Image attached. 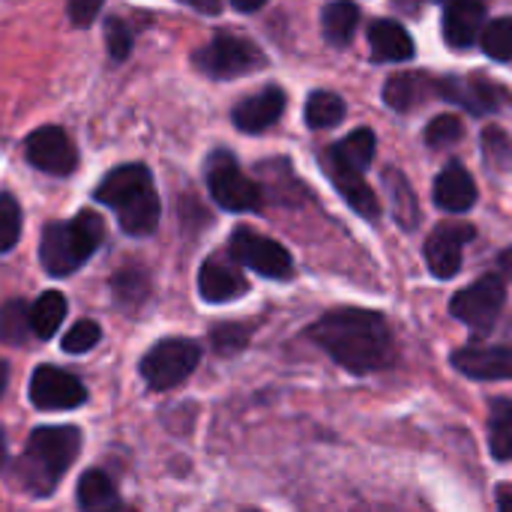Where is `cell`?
Here are the masks:
<instances>
[{
    "label": "cell",
    "mask_w": 512,
    "mask_h": 512,
    "mask_svg": "<svg viewBox=\"0 0 512 512\" xmlns=\"http://www.w3.org/2000/svg\"><path fill=\"white\" fill-rule=\"evenodd\" d=\"M480 45L495 60H512V18H495L483 27Z\"/></svg>",
    "instance_id": "f546056e"
},
{
    "label": "cell",
    "mask_w": 512,
    "mask_h": 512,
    "mask_svg": "<svg viewBox=\"0 0 512 512\" xmlns=\"http://www.w3.org/2000/svg\"><path fill=\"white\" fill-rule=\"evenodd\" d=\"M105 240V225L93 210H81L69 222H51L42 231L39 258L51 276L75 273Z\"/></svg>",
    "instance_id": "277c9868"
},
{
    "label": "cell",
    "mask_w": 512,
    "mask_h": 512,
    "mask_svg": "<svg viewBox=\"0 0 512 512\" xmlns=\"http://www.w3.org/2000/svg\"><path fill=\"white\" fill-rule=\"evenodd\" d=\"M207 186L213 201L222 210L231 213H252L261 207V189L252 177L243 174V168L234 162V156L228 150H219L210 156L207 162Z\"/></svg>",
    "instance_id": "8992f818"
},
{
    "label": "cell",
    "mask_w": 512,
    "mask_h": 512,
    "mask_svg": "<svg viewBox=\"0 0 512 512\" xmlns=\"http://www.w3.org/2000/svg\"><path fill=\"white\" fill-rule=\"evenodd\" d=\"M30 327V309L21 300H9L0 306V342L6 345H24Z\"/></svg>",
    "instance_id": "f1b7e54d"
},
{
    "label": "cell",
    "mask_w": 512,
    "mask_h": 512,
    "mask_svg": "<svg viewBox=\"0 0 512 512\" xmlns=\"http://www.w3.org/2000/svg\"><path fill=\"white\" fill-rule=\"evenodd\" d=\"M438 3H447V0H438Z\"/></svg>",
    "instance_id": "7bdbcfd3"
},
{
    "label": "cell",
    "mask_w": 512,
    "mask_h": 512,
    "mask_svg": "<svg viewBox=\"0 0 512 512\" xmlns=\"http://www.w3.org/2000/svg\"><path fill=\"white\" fill-rule=\"evenodd\" d=\"M78 504L84 510H111L117 507L114 483L102 471H87L78 483Z\"/></svg>",
    "instance_id": "4316f807"
},
{
    "label": "cell",
    "mask_w": 512,
    "mask_h": 512,
    "mask_svg": "<svg viewBox=\"0 0 512 512\" xmlns=\"http://www.w3.org/2000/svg\"><path fill=\"white\" fill-rule=\"evenodd\" d=\"M309 339L354 375L381 372L396 357L384 315L369 309H333L309 327Z\"/></svg>",
    "instance_id": "6da1fadb"
},
{
    "label": "cell",
    "mask_w": 512,
    "mask_h": 512,
    "mask_svg": "<svg viewBox=\"0 0 512 512\" xmlns=\"http://www.w3.org/2000/svg\"><path fill=\"white\" fill-rule=\"evenodd\" d=\"M504 303H507V282L495 273H486L453 297L450 312L474 333H489L498 315L504 312Z\"/></svg>",
    "instance_id": "ba28073f"
},
{
    "label": "cell",
    "mask_w": 512,
    "mask_h": 512,
    "mask_svg": "<svg viewBox=\"0 0 512 512\" xmlns=\"http://www.w3.org/2000/svg\"><path fill=\"white\" fill-rule=\"evenodd\" d=\"M375 147H378L375 132L363 126V129H354L345 141L333 144L330 150H333L345 165H351V168H357V171H366V168L372 165V159H375Z\"/></svg>",
    "instance_id": "484cf974"
},
{
    "label": "cell",
    "mask_w": 512,
    "mask_h": 512,
    "mask_svg": "<svg viewBox=\"0 0 512 512\" xmlns=\"http://www.w3.org/2000/svg\"><path fill=\"white\" fill-rule=\"evenodd\" d=\"M345 117V102L333 90H315L306 102V123L312 129H330Z\"/></svg>",
    "instance_id": "83f0119b"
},
{
    "label": "cell",
    "mask_w": 512,
    "mask_h": 512,
    "mask_svg": "<svg viewBox=\"0 0 512 512\" xmlns=\"http://www.w3.org/2000/svg\"><path fill=\"white\" fill-rule=\"evenodd\" d=\"M360 24V9L351 0H333L321 12V27L330 45H348Z\"/></svg>",
    "instance_id": "7402d4cb"
},
{
    "label": "cell",
    "mask_w": 512,
    "mask_h": 512,
    "mask_svg": "<svg viewBox=\"0 0 512 512\" xmlns=\"http://www.w3.org/2000/svg\"><path fill=\"white\" fill-rule=\"evenodd\" d=\"M432 96H438V78H432L426 72H399V75L387 78V84H384V102L402 114L423 105Z\"/></svg>",
    "instance_id": "d6986e66"
},
{
    "label": "cell",
    "mask_w": 512,
    "mask_h": 512,
    "mask_svg": "<svg viewBox=\"0 0 512 512\" xmlns=\"http://www.w3.org/2000/svg\"><path fill=\"white\" fill-rule=\"evenodd\" d=\"M384 186H387L390 201H393V216L399 219V225H402L405 231H411V228L420 222V207H417V198H414L408 180L402 177V171L387 168V171H384Z\"/></svg>",
    "instance_id": "cb8c5ba5"
},
{
    "label": "cell",
    "mask_w": 512,
    "mask_h": 512,
    "mask_svg": "<svg viewBox=\"0 0 512 512\" xmlns=\"http://www.w3.org/2000/svg\"><path fill=\"white\" fill-rule=\"evenodd\" d=\"M195 66L210 78H237V75L261 69L264 54L255 42H249L243 36L219 33L204 48L195 51Z\"/></svg>",
    "instance_id": "52a82bcc"
},
{
    "label": "cell",
    "mask_w": 512,
    "mask_h": 512,
    "mask_svg": "<svg viewBox=\"0 0 512 512\" xmlns=\"http://www.w3.org/2000/svg\"><path fill=\"white\" fill-rule=\"evenodd\" d=\"M102 3L105 0H69V18H72V24H78V27L93 24V18L99 15Z\"/></svg>",
    "instance_id": "d590c367"
},
{
    "label": "cell",
    "mask_w": 512,
    "mask_h": 512,
    "mask_svg": "<svg viewBox=\"0 0 512 512\" xmlns=\"http://www.w3.org/2000/svg\"><path fill=\"white\" fill-rule=\"evenodd\" d=\"M66 318V297L60 291H45L33 306H30V327L33 336L39 339H51L57 333V327Z\"/></svg>",
    "instance_id": "603a6c76"
},
{
    "label": "cell",
    "mask_w": 512,
    "mask_h": 512,
    "mask_svg": "<svg viewBox=\"0 0 512 512\" xmlns=\"http://www.w3.org/2000/svg\"><path fill=\"white\" fill-rule=\"evenodd\" d=\"M234 3V9H240V12H258L267 0H231Z\"/></svg>",
    "instance_id": "74e56055"
},
{
    "label": "cell",
    "mask_w": 512,
    "mask_h": 512,
    "mask_svg": "<svg viewBox=\"0 0 512 512\" xmlns=\"http://www.w3.org/2000/svg\"><path fill=\"white\" fill-rule=\"evenodd\" d=\"M3 459H6V447H3V438H0V465H3Z\"/></svg>",
    "instance_id": "b9f144b4"
},
{
    "label": "cell",
    "mask_w": 512,
    "mask_h": 512,
    "mask_svg": "<svg viewBox=\"0 0 512 512\" xmlns=\"http://www.w3.org/2000/svg\"><path fill=\"white\" fill-rule=\"evenodd\" d=\"M501 264H504V270H507V273L512 276V249H510V252H504V255H501Z\"/></svg>",
    "instance_id": "ab89813d"
},
{
    "label": "cell",
    "mask_w": 512,
    "mask_h": 512,
    "mask_svg": "<svg viewBox=\"0 0 512 512\" xmlns=\"http://www.w3.org/2000/svg\"><path fill=\"white\" fill-rule=\"evenodd\" d=\"M84 399V384L57 366H39L30 378V402L42 411H72L84 405Z\"/></svg>",
    "instance_id": "8fae6325"
},
{
    "label": "cell",
    "mask_w": 512,
    "mask_h": 512,
    "mask_svg": "<svg viewBox=\"0 0 512 512\" xmlns=\"http://www.w3.org/2000/svg\"><path fill=\"white\" fill-rule=\"evenodd\" d=\"M369 45H372L375 60L381 63H402L414 57L411 33L399 21H390V18H378L369 24Z\"/></svg>",
    "instance_id": "44dd1931"
},
{
    "label": "cell",
    "mask_w": 512,
    "mask_h": 512,
    "mask_svg": "<svg viewBox=\"0 0 512 512\" xmlns=\"http://www.w3.org/2000/svg\"><path fill=\"white\" fill-rule=\"evenodd\" d=\"M21 237V207L12 195H0V252H9Z\"/></svg>",
    "instance_id": "4dcf8cb0"
},
{
    "label": "cell",
    "mask_w": 512,
    "mask_h": 512,
    "mask_svg": "<svg viewBox=\"0 0 512 512\" xmlns=\"http://www.w3.org/2000/svg\"><path fill=\"white\" fill-rule=\"evenodd\" d=\"M249 282L246 276L240 273V267L222 255H213L201 264V273H198V291L207 303H231L237 300L240 294H246Z\"/></svg>",
    "instance_id": "2e32d148"
},
{
    "label": "cell",
    "mask_w": 512,
    "mask_h": 512,
    "mask_svg": "<svg viewBox=\"0 0 512 512\" xmlns=\"http://www.w3.org/2000/svg\"><path fill=\"white\" fill-rule=\"evenodd\" d=\"M105 42H108V54L114 60H126L129 51H132V33H129V27L120 18H111L105 24Z\"/></svg>",
    "instance_id": "e575fe53"
},
{
    "label": "cell",
    "mask_w": 512,
    "mask_h": 512,
    "mask_svg": "<svg viewBox=\"0 0 512 512\" xmlns=\"http://www.w3.org/2000/svg\"><path fill=\"white\" fill-rule=\"evenodd\" d=\"M321 165H324L330 183L339 189V195L348 201V207H351L354 213H360L363 219H378V216H381V204H378L375 192L369 189V183L363 180V171L345 165L330 147H327V153L321 156Z\"/></svg>",
    "instance_id": "5bb4252c"
},
{
    "label": "cell",
    "mask_w": 512,
    "mask_h": 512,
    "mask_svg": "<svg viewBox=\"0 0 512 512\" xmlns=\"http://www.w3.org/2000/svg\"><path fill=\"white\" fill-rule=\"evenodd\" d=\"M486 27V6L480 0H447L444 39L453 48H468L480 39Z\"/></svg>",
    "instance_id": "ac0fdd59"
},
{
    "label": "cell",
    "mask_w": 512,
    "mask_h": 512,
    "mask_svg": "<svg viewBox=\"0 0 512 512\" xmlns=\"http://www.w3.org/2000/svg\"><path fill=\"white\" fill-rule=\"evenodd\" d=\"M180 3H189L192 9L207 12V15H216V12L222 9V0H180Z\"/></svg>",
    "instance_id": "8d00e7d4"
},
{
    "label": "cell",
    "mask_w": 512,
    "mask_h": 512,
    "mask_svg": "<svg viewBox=\"0 0 512 512\" xmlns=\"http://www.w3.org/2000/svg\"><path fill=\"white\" fill-rule=\"evenodd\" d=\"M462 120L456 114H441L426 126V144L429 147H450L462 138Z\"/></svg>",
    "instance_id": "d6a6232c"
},
{
    "label": "cell",
    "mask_w": 512,
    "mask_h": 512,
    "mask_svg": "<svg viewBox=\"0 0 512 512\" xmlns=\"http://www.w3.org/2000/svg\"><path fill=\"white\" fill-rule=\"evenodd\" d=\"M93 198L111 207L120 219V228L132 237H147L159 225V195L153 177L144 165H120L105 174Z\"/></svg>",
    "instance_id": "7a4b0ae2"
},
{
    "label": "cell",
    "mask_w": 512,
    "mask_h": 512,
    "mask_svg": "<svg viewBox=\"0 0 512 512\" xmlns=\"http://www.w3.org/2000/svg\"><path fill=\"white\" fill-rule=\"evenodd\" d=\"M453 366L474 381L512 378V348L507 345H465L453 351Z\"/></svg>",
    "instance_id": "9a60e30c"
},
{
    "label": "cell",
    "mask_w": 512,
    "mask_h": 512,
    "mask_svg": "<svg viewBox=\"0 0 512 512\" xmlns=\"http://www.w3.org/2000/svg\"><path fill=\"white\" fill-rule=\"evenodd\" d=\"M438 96L450 99L456 105H465L471 114L501 111L510 102V93L501 84L486 81L480 75H474V78H438Z\"/></svg>",
    "instance_id": "4fadbf2b"
},
{
    "label": "cell",
    "mask_w": 512,
    "mask_h": 512,
    "mask_svg": "<svg viewBox=\"0 0 512 512\" xmlns=\"http://www.w3.org/2000/svg\"><path fill=\"white\" fill-rule=\"evenodd\" d=\"M285 102L288 99H285V90L282 87H264L261 93L243 99L234 108L231 120H234V126L240 132H252L255 135V132H264L273 123H279V117L285 114Z\"/></svg>",
    "instance_id": "e0dca14e"
},
{
    "label": "cell",
    "mask_w": 512,
    "mask_h": 512,
    "mask_svg": "<svg viewBox=\"0 0 512 512\" xmlns=\"http://www.w3.org/2000/svg\"><path fill=\"white\" fill-rule=\"evenodd\" d=\"M474 225L468 222H444L426 240V264L438 279H453L462 267V249L474 240Z\"/></svg>",
    "instance_id": "7c38bea8"
},
{
    "label": "cell",
    "mask_w": 512,
    "mask_h": 512,
    "mask_svg": "<svg viewBox=\"0 0 512 512\" xmlns=\"http://www.w3.org/2000/svg\"><path fill=\"white\" fill-rule=\"evenodd\" d=\"M201 363V345L192 339H162L141 360V378L150 390H171L183 384Z\"/></svg>",
    "instance_id": "5b68a950"
},
{
    "label": "cell",
    "mask_w": 512,
    "mask_h": 512,
    "mask_svg": "<svg viewBox=\"0 0 512 512\" xmlns=\"http://www.w3.org/2000/svg\"><path fill=\"white\" fill-rule=\"evenodd\" d=\"M498 507L504 512L512 510V486H501L498 489Z\"/></svg>",
    "instance_id": "f35d334b"
},
{
    "label": "cell",
    "mask_w": 512,
    "mask_h": 512,
    "mask_svg": "<svg viewBox=\"0 0 512 512\" xmlns=\"http://www.w3.org/2000/svg\"><path fill=\"white\" fill-rule=\"evenodd\" d=\"M24 156L33 168L54 174V177L72 174L78 165L75 144L69 141V135L60 126H42V129L30 132L24 141Z\"/></svg>",
    "instance_id": "30bf717a"
},
{
    "label": "cell",
    "mask_w": 512,
    "mask_h": 512,
    "mask_svg": "<svg viewBox=\"0 0 512 512\" xmlns=\"http://www.w3.org/2000/svg\"><path fill=\"white\" fill-rule=\"evenodd\" d=\"M228 252L237 264L267 276V279H288L294 270V261L288 255V249L270 237H261L249 228H240L231 234Z\"/></svg>",
    "instance_id": "9c48e42d"
},
{
    "label": "cell",
    "mask_w": 512,
    "mask_h": 512,
    "mask_svg": "<svg viewBox=\"0 0 512 512\" xmlns=\"http://www.w3.org/2000/svg\"><path fill=\"white\" fill-rule=\"evenodd\" d=\"M99 339H102L99 324L90 321V318H84L75 327H69V333L63 336V351L66 354H87V351H93L99 345Z\"/></svg>",
    "instance_id": "1f68e13d"
},
{
    "label": "cell",
    "mask_w": 512,
    "mask_h": 512,
    "mask_svg": "<svg viewBox=\"0 0 512 512\" xmlns=\"http://www.w3.org/2000/svg\"><path fill=\"white\" fill-rule=\"evenodd\" d=\"M3 390H6V363L0 360V396H3Z\"/></svg>",
    "instance_id": "60d3db41"
},
{
    "label": "cell",
    "mask_w": 512,
    "mask_h": 512,
    "mask_svg": "<svg viewBox=\"0 0 512 512\" xmlns=\"http://www.w3.org/2000/svg\"><path fill=\"white\" fill-rule=\"evenodd\" d=\"M477 201V183L462 165H447L435 180V204L447 213H465Z\"/></svg>",
    "instance_id": "ffe728a7"
},
{
    "label": "cell",
    "mask_w": 512,
    "mask_h": 512,
    "mask_svg": "<svg viewBox=\"0 0 512 512\" xmlns=\"http://www.w3.org/2000/svg\"><path fill=\"white\" fill-rule=\"evenodd\" d=\"M213 348L219 354H237L246 348L249 342V327H237V324H225V327H216L213 330Z\"/></svg>",
    "instance_id": "836d02e7"
},
{
    "label": "cell",
    "mask_w": 512,
    "mask_h": 512,
    "mask_svg": "<svg viewBox=\"0 0 512 512\" xmlns=\"http://www.w3.org/2000/svg\"><path fill=\"white\" fill-rule=\"evenodd\" d=\"M81 432L72 426L36 429L27 441L24 456L15 465V483L30 495H51L69 465L78 459Z\"/></svg>",
    "instance_id": "3957f363"
},
{
    "label": "cell",
    "mask_w": 512,
    "mask_h": 512,
    "mask_svg": "<svg viewBox=\"0 0 512 512\" xmlns=\"http://www.w3.org/2000/svg\"><path fill=\"white\" fill-rule=\"evenodd\" d=\"M489 447L498 462L512 459V402L507 399L489 405Z\"/></svg>",
    "instance_id": "d4e9b609"
}]
</instances>
